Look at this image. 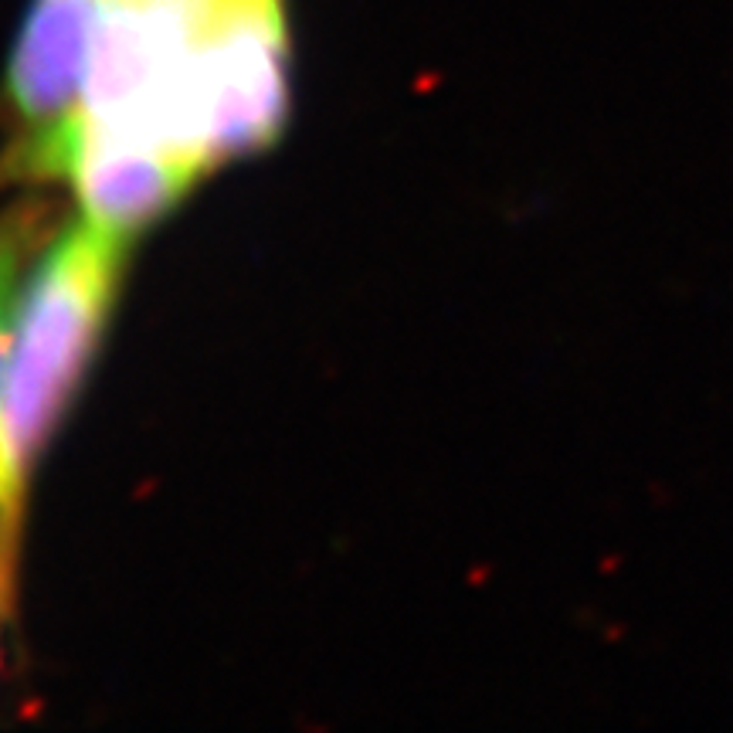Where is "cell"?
<instances>
[{"label":"cell","instance_id":"6da1fadb","mask_svg":"<svg viewBox=\"0 0 733 733\" xmlns=\"http://www.w3.org/2000/svg\"><path fill=\"white\" fill-rule=\"evenodd\" d=\"M126 245L82 221L48 248L24 286L0 377V530L7 547L34 462L96 357Z\"/></svg>","mask_w":733,"mask_h":733},{"label":"cell","instance_id":"7a4b0ae2","mask_svg":"<svg viewBox=\"0 0 733 733\" xmlns=\"http://www.w3.org/2000/svg\"><path fill=\"white\" fill-rule=\"evenodd\" d=\"M279 0H228L197 48L170 116V146L201 170L265 150L289 109Z\"/></svg>","mask_w":733,"mask_h":733},{"label":"cell","instance_id":"3957f363","mask_svg":"<svg viewBox=\"0 0 733 733\" xmlns=\"http://www.w3.org/2000/svg\"><path fill=\"white\" fill-rule=\"evenodd\" d=\"M31 163L72 177L82 218L123 241L163 218L201 174L194 160L150 136L92 126L79 116L34 143Z\"/></svg>","mask_w":733,"mask_h":733},{"label":"cell","instance_id":"277c9868","mask_svg":"<svg viewBox=\"0 0 733 733\" xmlns=\"http://www.w3.org/2000/svg\"><path fill=\"white\" fill-rule=\"evenodd\" d=\"M99 11L102 0H34L24 21L7 85L38 140L79 116Z\"/></svg>","mask_w":733,"mask_h":733},{"label":"cell","instance_id":"5b68a950","mask_svg":"<svg viewBox=\"0 0 733 733\" xmlns=\"http://www.w3.org/2000/svg\"><path fill=\"white\" fill-rule=\"evenodd\" d=\"M34 235H38V214L14 211L11 218L0 221V377H4L7 364V347H11V330H14V299L17 286H21V269L28 262Z\"/></svg>","mask_w":733,"mask_h":733}]
</instances>
